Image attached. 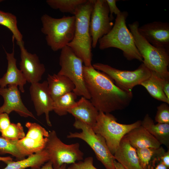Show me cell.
Instances as JSON below:
<instances>
[{"mask_svg": "<svg viewBox=\"0 0 169 169\" xmlns=\"http://www.w3.org/2000/svg\"><path fill=\"white\" fill-rule=\"evenodd\" d=\"M114 166L115 169H125L120 164L115 160L114 161Z\"/></svg>", "mask_w": 169, "mask_h": 169, "instance_id": "obj_39", "label": "cell"}, {"mask_svg": "<svg viewBox=\"0 0 169 169\" xmlns=\"http://www.w3.org/2000/svg\"><path fill=\"white\" fill-rule=\"evenodd\" d=\"M73 125L76 129L81 130V131L69 132L67 138L83 140L92 148L97 159L106 169H115V157L110 152L104 138L95 133L91 127L78 120L75 119Z\"/></svg>", "mask_w": 169, "mask_h": 169, "instance_id": "obj_7", "label": "cell"}, {"mask_svg": "<svg viewBox=\"0 0 169 169\" xmlns=\"http://www.w3.org/2000/svg\"><path fill=\"white\" fill-rule=\"evenodd\" d=\"M11 123L9 115L6 113L0 114V133L6 129Z\"/></svg>", "mask_w": 169, "mask_h": 169, "instance_id": "obj_35", "label": "cell"}, {"mask_svg": "<svg viewBox=\"0 0 169 169\" xmlns=\"http://www.w3.org/2000/svg\"><path fill=\"white\" fill-rule=\"evenodd\" d=\"M28 131L25 136L40 141H47L49 132L38 124L30 122H26Z\"/></svg>", "mask_w": 169, "mask_h": 169, "instance_id": "obj_30", "label": "cell"}, {"mask_svg": "<svg viewBox=\"0 0 169 169\" xmlns=\"http://www.w3.org/2000/svg\"><path fill=\"white\" fill-rule=\"evenodd\" d=\"M29 92L37 115L39 116L44 113L47 124L51 126L49 113L53 110L54 100L50 94L47 81L31 84Z\"/></svg>", "mask_w": 169, "mask_h": 169, "instance_id": "obj_13", "label": "cell"}, {"mask_svg": "<svg viewBox=\"0 0 169 169\" xmlns=\"http://www.w3.org/2000/svg\"><path fill=\"white\" fill-rule=\"evenodd\" d=\"M110 12V16L112 20L114 19L113 14L117 15L121 11L120 10L116 5L117 0H106Z\"/></svg>", "mask_w": 169, "mask_h": 169, "instance_id": "obj_34", "label": "cell"}, {"mask_svg": "<svg viewBox=\"0 0 169 169\" xmlns=\"http://www.w3.org/2000/svg\"><path fill=\"white\" fill-rule=\"evenodd\" d=\"M87 0H47L46 2L52 8L57 9L64 13L74 15L76 9Z\"/></svg>", "mask_w": 169, "mask_h": 169, "instance_id": "obj_28", "label": "cell"}, {"mask_svg": "<svg viewBox=\"0 0 169 169\" xmlns=\"http://www.w3.org/2000/svg\"><path fill=\"white\" fill-rule=\"evenodd\" d=\"M47 79L48 89L54 101L66 93L73 91L75 88L72 81L63 75L58 74H49Z\"/></svg>", "mask_w": 169, "mask_h": 169, "instance_id": "obj_20", "label": "cell"}, {"mask_svg": "<svg viewBox=\"0 0 169 169\" xmlns=\"http://www.w3.org/2000/svg\"><path fill=\"white\" fill-rule=\"evenodd\" d=\"M113 20L106 0H94L90 20L92 48H95L99 39L110 31L114 24Z\"/></svg>", "mask_w": 169, "mask_h": 169, "instance_id": "obj_11", "label": "cell"}, {"mask_svg": "<svg viewBox=\"0 0 169 169\" xmlns=\"http://www.w3.org/2000/svg\"><path fill=\"white\" fill-rule=\"evenodd\" d=\"M39 169H67V164H64L57 169L54 168L52 162L49 160L46 162Z\"/></svg>", "mask_w": 169, "mask_h": 169, "instance_id": "obj_37", "label": "cell"}, {"mask_svg": "<svg viewBox=\"0 0 169 169\" xmlns=\"http://www.w3.org/2000/svg\"><path fill=\"white\" fill-rule=\"evenodd\" d=\"M41 20V32L45 36L47 45L54 51L61 50L73 40L75 31L74 15L55 18L45 14Z\"/></svg>", "mask_w": 169, "mask_h": 169, "instance_id": "obj_5", "label": "cell"}, {"mask_svg": "<svg viewBox=\"0 0 169 169\" xmlns=\"http://www.w3.org/2000/svg\"><path fill=\"white\" fill-rule=\"evenodd\" d=\"M136 151L140 165L144 169H153L166 151L161 146L157 148L137 149Z\"/></svg>", "mask_w": 169, "mask_h": 169, "instance_id": "obj_23", "label": "cell"}, {"mask_svg": "<svg viewBox=\"0 0 169 169\" xmlns=\"http://www.w3.org/2000/svg\"><path fill=\"white\" fill-rule=\"evenodd\" d=\"M2 1H3V0H0V2H1Z\"/></svg>", "mask_w": 169, "mask_h": 169, "instance_id": "obj_42", "label": "cell"}, {"mask_svg": "<svg viewBox=\"0 0 169 169\" xmlns=\"http://www.w3.org/2000/svg\"><path fill=\"white\" fill-rule=\"evenodd\" d=\"M156 74L165 94L169 100V79L162 78Z\"/></svg>", "mask_w": 169, "mask_h": 169, "instance_id": "obj_36", "label": "cell"}, {"mask_svg": "<svg viewBox=\"0 0 169 169\" xmlns=\"http://www.w3.org/2000/svg\"><path fill=\"white\" fill-rule=\"evenodd\" d=\"M113 155L115 160L125 169H144L140 165L136 149L130 144L125 136Z\"/></svg>", "mask_w": 169, "mask_h": 169, "instance_id": "obj_18", "label": "cell"}, {"mask_svg": "<svg viewBox=\"0 0 169 169\" xmlns=\"http://www.w3.org/2000/svg\"><path fill=\"white\" fill-rule=\"evenodd\" d=\"M13 160V158L10 156H0V161H2L5 163L9 161Z\"/></svg>", "mask_w": 169, "mask_h": 169, "instance_id": "obj_41", "label": "cell"}, {"mask_svg": "<svg viewBox=\"0 0 169 169\" xmlns=\"http://www.w3.org/2000/svg\"><path fill=\"white\" fill-rule=\"evenodd\" d=\"M128 15L126 11L116 15L111 29L99 40V48L104 50L116 48L122 51L127 60L137 59L143 62V58L136 47L133 36L126 25Z\"/></svg>", "mask_w": 169, "mask_h": 169, "instance_id": "obj_3", "label": "cell"}, {"mask_svg": "<svg viewBox=\"0 0 169 169\" xmlns=\"http://www.w3.org/2000/svg\"><path fill=\"white\" fill-rule=\"evenodd\" d=\"M1 136L10 140H18L26 136L23 127L19 122L11 123L9 126L1 133Z\"/></svg>", "mask_w": 169, "mask_h": 169, "instance_id": "obj_31", "label": "cell"}, {"mask_svg": "<svg viewBox=\"0 0 169 169\" xmlns=\"http://www.w3.org/2000/svg\"><path fill=\"white\" fill-rule=\"evenodd\" d=\"M0 24L10 31L13 38L15 39L17 43L23 41V35L18 27L17 18L14 15L0 10Z\"/></svg>", "mask_w": 169, "mask_h": 169, "instance_id": "obj_27", "label": "cell"}, {"mask_svg": "<svg viewBox=\"0 0 169 169\" xmlns=\"http://www.w3.org/2000/svg\"><path fill=\"white\" fill-rule=\"evenodd\" d=\"M78 143L66 144L58 137L54 130L49 132L44 149L48 153L49 160L54 168L57 169L64 164L75 163L83 159V153L79 149Z\"/></svg>", "mask_w": 169, "mask_h": 169, "instance_id": "obj_9", "label": "cell"}, {"mask_svg": "<svg viewBox=\"0 0 169 169\" xmlns=\"http://www.w3.org/2000/svg\"><path fill=\"white\" fill-rule=\"evenodd\" d=\"M26 158L13 161H9L5 162L7 166L2 169H39L44 163L49 160L46 151L44 150L28 156Z\"/></svg>", "mask_w": 169, "mask_h": 169, "instance_id": "obj_21", "label": "cell"}, {"mask_svg": "<svg viewBox=\"0 0 169 169\" xmlns=\"http://www.w3.org/2000/svg\"><path fill=\"white\" fill-rule=\"evenodd\" d=\"M46 141H38L25 136L18 140L17 145L21 153L26 157L44 150Z\"/></svg>", "mask_w": 169, "mask_h": 169, "instance_id": "obj_26", "label": "cell"}, {"mask_svg": "<svg viewBox=\"0 0 169 169\" xmlns=\"http://www.w3.org/2000/svg\"><path fill=\"white\" fill-rule=\"evenodd\" d=\"M14 49L11 53H8L5 50L8 61V67L6 73L0 79V87L5 88L8 85H16L19 87V89L22 93H24V87L27 81L21 70L17 67Z\"/></svg>", "mask_w": 169, "mask_h": 169, "instance_id": "obj_16", "label": "cell"}, {"mask_svg": "<svg viewBox=\"0 0 169 169\" xmlns=\"http://www.w3.org/2000/svg\"><path fill=\"white\" fill-rule=\"evenodd\" d=\"M94 0H87L79 6L74 16L75 18L74 34L67 46L80 58L84 65L92 66V39L90 33V20Z\"/></svg>", "mask_w": 169, "mask_h": 169, "instance_id": "obj_2", "label": "cell"}, {"mask_svg": "<svg viewBox=\"0 0 169 169\" xmlns=\"http://www.w3.org/2000/svg\"><path fill=\"white\" fill-rule=\"evenodd\" d=\"M168 168L162 163L160 162L156 166L154 169H168Z\"/></svg>", "mask_w": 169, "mask_h": 169, "instance_id": "obj_40", "label": "cell"}, {"mask_svg": "<svg viewBox=\"0 0 169 169\" xmlns=\"http://www.w3.org/2000/svg\"><path fill=\"white\" fill-rule=\"evenodd\" d=\"M83 72L90 102L99 112L110 113L123 110L129 105L133 97L132 92L118 88L108 75L92 65H84Z\"/></svg>", "mask_w": 169, "mask_h": 169, "instance_id": "obj_1", "label": "cell"}, {"mask_svg": "<svg viewBox=\"0 0 169 169\" xmlns=\"http://www.w3.org/2000/svg\"><path fill=\"white\" fill-rule=\"evenodd\" d=\"M144 87L150 95L155 99L169 104V100L165 94L156 74L151 71L150 77L141 84Z\"/></svg>", "mask_w": 169, "mask_h": 169, "instance_id": "obj_24", "label": "cell"}, {"mask_svg": "<svg viewBox=\"0 0 169 169\" xmlns=\"http://www.w3.org/2000/svg\"><path fill=\"white\" fill-rule=\"evenodd\" d=\"M169 104L164 102L157 107L155 119L156 122L161 124H169Z\"/></svg>", "mask_w": 169, "mask_h": 169, "instance_id": "obj_32", "label": "cell"}, {"mask_svg": "<svg viewBox=\"0 0 169 169\" xmlns=\"http://www.w3.org/2000/svg\"><path fill=\"white\" fill-rule=\"evenodd\" d=\"M128 26L136 47L143 58V63L161 77L169 79V50L155 47L147 41L138 32V21L130 23Z\"/></svg>", "mask_w": 169, "mask_h": 169, "instance_id": "obj_4", "label": "cell"}, {"mask_svg": "<svg viewBox=\"0 0 169 169\" xmlns=\"http://www.w3.org/2000/svg\"><path fill=\"white\" fill-rule=\"evenodd\" d=\"M99 112L90 101L82 96L75 104L69 109L68 113L93 128L95 125Z\"/></svg>", "mask_w": 169, "mask_h": 169, "instance_id": "obj_17", "label": "cell"}, {"mask_svg": "<svg viewBox=\"0 0 169 169\" xmlns=\"http://www.w3.org/2000/svg\"><path fill=\"white\" fill-rule=\"evenodd\" d=\"M140 34L154 46L169 49V23L154 21L146 23L138 28Z\"/></svg>", "mask_w": 169, "mask_h": 169, "instance_id": "obj_15", "label": "cell"}, {"mask_svg": "<svg viewBox=\"0 0 169 169\" xmlns=\"http://www.w3.org/2000/svg\"><path fill=\"white\" fill-rule=\"evenodd\" d=\"M77 96L72 91L60 96L54 101L53 110L60 116L67 115L68 110L75 104Z\"/></svg>", "mask_w": 169, "mask_h": 169, "instance_id": "obj_25", "label": "cell"}, {"mask_svg": "<svg viewBox=\"0 0 169 169\" xmlns=\"http://www.w3.org/2000/svg\"><path fill=\"white\" fill-rule=\"evenodd\" d=\"M8 86V87H0V95L4 100L3 104L0 107V114L6 113L9 115L14 111L21 116L36 119L34 115L23 103L18 86L13 84Z\"/></svg>", "mask_w": 169, "mask_h": 169, "instance_id": "obj_14", "label": "cell"}, {"mask_svg": "<svg viewBox=\"0 0 169 169\" xmlns=\"http://www.w3.org/2000/svg\"><path fill=\"white\" fill-rule=\"evenodd\" d=\"M141 125L145 128L160 143L169 148V124L157 123L146 114L141 121Z\"/></svg>", "mask_w": 169, "mask_h": 169, "instance_id": "obj_22", "label": "cell"}, {"mask_svg": "<svg viewBox=\"0 0 169 169\" xmlns=\"http://www.w3.org/2000/svg\"><path fill=\"white\" fill-rule=\"evenodd\" d=\"M67 169H97L93 165V159L92 157L86 158L83 161L71 164Z\"/></svg>", "mask_w": 169, "mask_h": 169, "instance_id": "obj_33", "label": "cell"}, {"mask_svg": "<svg viewBox=\"0 0 169 169\" xmlns=\"http://www.w3.org/2000/svg\"><path fill=\"white\" fill-rule=\"evenodd\" d=\"M83 63L82 60L67 46L61 49L59 58L61 69L58 74L65 76L72 81L75 85L73 92L77 96L90 100L84 78Z\"/></svg>", "mask_w": 169, "mask_h": 169, "instance_id": "obj_8", "label": "cell"}, {"mask_svg": "<svg viewBox=\"0 0 169 169\" xmlns=\"http://www.w3.org/2000/svg\"><path fill=\"white\" fill-rule=\"evenodd\" d=\"M125 136L130 144L136 149L157 148L161 146L158 141L141 125L132 130Z\"/></svg>", "mask_w": 169, "mask_h": 169, "instance_id": "obj_19", "label": "cell"}, {"mask_svg": "<svg viewBox=\"0 0 169 169\" xmlns=\"http://www.w3.org/2000/svg\"><path fill=\"white\" fill-rule=\"evenodd\" d=\"M20 51V70L27 82L31 84L39 82L45 71L44 65L40 62L35 54H31L25 49L23 41L17 43Z\"/></svg>", "mask_w": 169, "mask_h": 169, "instance_id": "obj_12", "label": "cell"}, {"mask_svg": "<svg viewBox=\"0 0 169 169\" xmlns=\"http://www.w3.org/2000/svg\"><path fill=\"white\" fill-rule=\"evenodd\" d=\"M116 121V118L110 113L99 112L96 123L92 128L95 133L104 138L113 155L118 149L123 137L132 130L141 125V122L138 120L131 124H125Z\"/></svg>", "mask_w": 169, "mask_h": 169, "instance_id": "obj_6", "label": "cell"}, {"mask_svg": "<svg viewBox=\"0 0 169 169\" xmlns=\"http://www.w3.org/2000/svg\"><path fill=\"white\" fill-rule=\"evenodd\" d=\"M92 65L96 70L108 75L115 82V84L118 88L127 92H132L135 86L140 85L151 74V71L143 63L133 71L119 70L101 63H95Z\"/></svg>", "mask_w": 169, "mask_h": 169, "instance_id": "obj_10", "label": "cell"}, {"mask_svg": "<svg viewBox=\"0 0 169 169\" xmlns=\"http://www.w3.org/2000/svg\"><path fill=\"white\" fill-rule=\"evenodd\" d=\"M18 140H10L0 136V154H10L15 157L17 160L25 158L19 150L17 145Z\"/></svg>", "mask_w": 169, "mask_h": 169, "instance_id": "obj_29", "label": "cell"}, {"mask_svg": "<svg viewBox=\"0 0 169 169\" xmlns=\"http://www.w3.org/2000/svg\"><path fill=\"white\" fill-rule=\"evenodd\" d=\"M160 162L162 163L168 168L169 167V150L161 156Z\"/></svg>", "mask_w": 169, "mask_h": 169, "instance_id": "obj_38", "label": "cell"}]
</instances>
